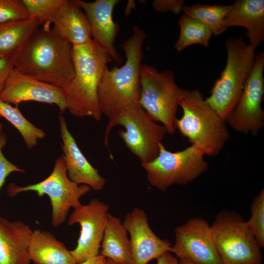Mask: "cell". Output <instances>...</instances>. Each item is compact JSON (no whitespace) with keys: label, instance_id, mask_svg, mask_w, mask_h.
I'll list each match as a JSON object with an SVG mask.
<instances>
[{"label":"cell","instance_id":"obj_1","mask_svg":"<svg viewBox=\"0 0 264 264\" xmlns=\"http://www.w3.org/2000/svg\"><path fill=\"white\" fill-rule=\"evenodd\" d=\"M72 45L49 25L38 28L13 60L14 68L62 88L74 75Z\"/></svg>","mask_w":264,"mask_h":264},{"label":"cell","instance_id":"obj_2","mask_svg":"<svg viewBox=\"0 0 264 264\" xmlns=\"http://www.w3.org/2000/svg\"><path fill=\"white\" fill-rule=\"evenodd\" d=\"M145 38L144 30L134 25L132 35L121 44L126 58L125 64L119 67H108L104 72L98 87V97L101 113L109 119L126 107L138 103Z\"/></svg>","mask_w":264,"mask_h":264},{"label":"cell","instance_id":"obj_3","mask_svg":"<svg viewBox=\"0 0 264 264\" xmlns=\"http://www.w3.org/2000/svg\"><path fill=\"white\" fill-rule=\"evenodd\" d=\"M74 75L63 88L67 110L78 117H91L101 119L98 97L100 82L110 56L93 40L86 44L72 46Z\"/></svg>","mask_w":264,"mask_h":264},{"label":"cell","instance_id":"obj_4","mask_svg":"<svg viewBox=\"0 0 264 264\" xmlns=\"http://www.w3.org/2000/svg\"><path fill=\"white\" fill-rule=\"evenodd\" d=\"M179 107L183 114L181 118L175 119V129L186 137L191 145L201 150L205 155L219 154L230 137L226 122L197 89H186Z\"/></svg>","mask_w":264,"mask_h":264},{"label":"cell","instance_id":"obj_5","mask_svg":"<svg viewBox=\"0 0 264 264\" xmlns=\"http://www.w3.org/2000/svg\"><path fill=\"white\" fill-rule=\"evenodd\" d=\"M226 63L205 100L224 121L227 122L242 93L252 69L255 48L242 37L228 38L225 42Z\"/></svg>","mask_w":264,"mask_h":264},{"label":"cell","instance_id":"obj_6","mask_svg":"<svg viewBox=\"0 0 264 264\" xmlns=\"http://www.w3.org/2000/svg\"><path fill=\"white\" fill-rule=\"evenodd\" d=\"M117 126L124 128L117 133L141 163H148L156 157L159 144L168 133L165 127L156 124L138 103L126 107L109 119L105 131V145L109 147L110 132Z\"/></svg>","mask_w":264,"mask_h":264},{"label":"cell","instance_id":"obj_7","mask_svg":"<svg viewBox=\"0 0 264 264\" xmlns=\"http://www.w3.org/2000/svg\"><path fill=\"white\" fill-rule=\"evenodd\" d=\"M140 76L138 103L154 121L165 127L168 133H174L177 110L186 89L178 86L174 72L170 70L158 71L153 66L142 65Z\"/></svg>","mask_w":264,"mask_h":264},{"label":"cell","instance_id":"obj_8","mask_svg":"<svg viewBox=\"0 0 264 264\" xmlns=\"http://www.w3.org/2000/svg\"><path fill=\"white\" fill-rule=\"evenodd\" d=\"M159 147L156 157L148 163H141V166L149 184L161 191L173 185L188 184L208 169L204 153L195 145L176 152L167 150L162 142Z\"/></svg>","mask_w":264,"mask_h":264},{"label":"cell","instance_id":"obj_9","mask_svg":"<svg viewBox=\"0 0 264 264\" xmlns=\"http://www.w3.org/2000/svg\"><path fill=\"white\" fill-rule=\"evenodd\" d=\"M211 227L222 264L262 263V247L240 214L221 211Z\"/></svg>","mask_w":264,"mask_h":264},{"label":"cell","instance_id":"obj_10","mask_svg":"<svg viewBox=\"0 0 264 264\" xmlns=\"http://www.w3.org/2000/svg\"><path fill=\"white\" fill-rule=\"evenodd\" d=\"M90 189L88 186L78 184L69 178L61 156L56 159L52 173L46 178L25 186L11 183L7 187V193L14 197L21 193L33 191L40 197L47 196L52 208L51 224L57 227L65 222L71 208L81 204L80 199Z\"/></svg>","mask_w":264,"mask_h":264},{"label":"cell","instance_id":"obj_11","mask_svg":"<svg viewBox=\"0 0 264 264\" xmlns=\"http://www.w3.org/2000/svg\"><path fill=\"white\" fill-rule=\"evenodd\" d=\"M264 53L256 55L241 96L227 122L237 132L257 135L264 125Z\"/></svg>","mask_w":264,"mask_h":264},{"label":"cell","instance_id":"obj_12","mask_svg":"<svg viewBox=\"0 0 264 264\" xmlns=\"http://www.w3.org/2000/svg\"><path fill=\"white\" fill-rule=\"evenodd\" d=\"M109 205L97 198L73 208L69 225L79 224L81 229L76 247L70 250L77 264L99 254Z\"/></svg>","mask_w":264,"mask_h":264},{"label":"cell","instance_id":"obj_13","mask_svg":"<svg viewBox=\"0 0 264 264\" xmlns=\"http://www.w3.org/2000/svg\"><path fill=\"white\" fill-rule=\"evenodd\" d=\"M171 252L195 264H222L217 251L211 225L203 218H194L178 226Z\"/></svg>","mask_w":264,"mask_h":264},{"label":"cell","instance_id":"obj_14","mask_svg":"<svg viewBox=\"0 0 264 264\" xmlns=\"http://www.w3.org/2000/svg\"><path fill=\"white\" fill-rule=\"evenodd\" d=\"M0 100L16 106L26 101L55 104L61 114L67 110L61 87L38 80L14 68L0 93Z\"/></svg>","mask_w":264,"mask_h":264},{"label":"cell","instance_id":"obj_15","mask_svg":"<svg viewBox=\"0 0 264 264\" xmlns=\"http://www.w3.org/2000/svg\"><path fill=\"white\" fill-rule=\"evenodd\" d=\"M123 223L130 237V264H147L164 253L171 252L170 242L154 233L143 210L133 208L126 215Z\"/></svg>","mask_w":264,"mask_h":264},{"label":"cell","instance_id":"obj_16","mask_svg":"<svg viewBox=\"0 0 264 264\" xmlns=\"http://www.w3.org/2000/svg\"><path fill=\"white\" fill-rule=\"evenodd\" d=\"M85 13L89 23L92 40L118 65L122 59L114 46L119 25L113 20V12L118 0H96L88 2L75 0Z\"/></svg>","mask_w":264,"mask_h":264},{"label":"cell","instance_id":"obj_17","mask_svg":"<svg viewBox=\"0 0 264 264\" xmlns=\"http://www.w3.org/2000/svg\"><path fill=\"white\" fill-rule=\"evenodd\" d=\"M59 122L63 151L62 157L69 178L78 184L88 185L95 191L102 190L106 184L105 178L83 154L62 115L59 116Z\"/></svg>","mask_w":264,"mask_h":264},{"label":"cell","instance_id":"obj_18","mask_svg":"<svg viewBox=\"0 0 264 264\" xmlns=\"http://www.w3.org/2000/svg\"><path fill=\"white\" fill-rule=\"evenodd\" d=\"M32 233L22 221H11L0 216V264H30Z\"/></svg>","mask_w":264,"mask_h":264},{"label":"cell","instance_id":"obj_19","mask_svg":"<svg viewBox=\"0 0 264 264\" xmlns=\"http://www.w3.org/2000/svg\"><path fill=\"white\" fill-rule=\"evenodd\" d=\"M224 25L226 29L232 26L245 28L249 44L256 49L264 41V0L234 1L225 18Z\"/></svg>","mask_w":264,"mask_h":264},{"label":"cell","instance_id":"obj_20","mask_svg":"<svg viewBox=\"0 0 264 264\" xmlns=\"http://www.w3.org/2000/svg\"><path fill=\"white\" fill-rule=\"evenodd\" d=\"M52 23L55 32L72 46L92 40L87 17L75 0H66Z\"/></svg>","mask_w":264,"mask_h":264},{"label":"cell","instance_id":"obj_21","mask_svg":"<svg viewBox=\"0 0 264 264\" xmlns=\"http://www.w3.org/2000/svg\"><path fill=\"white\" fill-rule=\"evenodd\" d=\"M29 255L34 264H77L70 250L46 230L33 231Z\"/></svg>","mask_w":264,"mask_h":264},{"label":"cell","instance_id":"obj_22","mask_svg":"<svg viewBox=\"0 0 264 264\" xmlns=\"http://www.w3.org/2000/svg\"><path fill=\"white\" fill-rule=\"evenodd\" d=\"M128 234L122 220L109 213L99 254L121 264H130L131 249Z\"/></svg>","mask_w":264,"mask_h":264},{"label":"cell","instance_id":"obj_23","mask_svg":"<svg viewBox=\"0 0 264 264\" xmlns=\"http://www.w3.org/2000/svg\"><path fill=\"white\" fill-rule=\"evenodd\" d=\"M39 26L30 18L0 24V58L13 61Z\"/></svg>","mask_w":264,"mask_h":264},{"label":"cell","instance_id":"obj_24","mask_svg":"<svg viewBox=\"0 0 264 264\" xmlns=\"http://www.w3.org/2000/svg\"><path fill=\"white\" fill-rule=\"evenodd\" d=\"M231 5H206L197 3L184 6V14L196 19L207 27L215 36L222 34L227 29L224 21Z\"/></svg>","mask_w":264,"mask_h":264},{"label":"cell","instance_id":"obj_25","mask_svg":"<svg viewBox=\"0 0 264 264\" xmlns=\"http://www.w3.org/2000/svg\"><path fill=\"white\" fill-rule=\"evenodd\" d=\"M178 25L180 32L174 45L176 50L181 51L194 44L208 46L213 34L201 22L184 14L179 19Z\"/></svg>","mask_w":264,"mask_h":264},{"label":"cell","instance_id":"obj_26","mask_svg":"<svg viewBox=\"0 0 264 264\" xmlns=\"http://www.w3.org/2000/svg\"><path fill=\"white\" fill-rule=\"evenodd\" d=\"M0 117L9 121L19 132L29 149L37 144L38 140L45 136L43 130L29 122L22 113L18 106L0 100Z\"/></svg>","mask_w":264,"mask_h":264},{"label":"cell","instance_id":"obj_27","mask_svg":"<svg viewBox=\"0 0 264 264\" xmlns=\"http://www.w3.org/2000/svg\"><path fill=\"white\" fill-rule=\"evenodd\" d=\"M29 18L37 24L50 25L66 0H22Z\"/></svg>","mask_w":264,"mask_h":264},{"label":"cell","instance_id":"obj_28","mask_svg":"<svg viewBox=\"0 0 264 264\" xmlns=\"http://www.w3.org/2000/svg\"><path fill=\"white\" fill-rule=\"evenodd\" d=\"M251 216L246 223L261 247H264V190L262 189L251 204Z\"/></svg>","mask_w":264,"mask_h":264},{"label":"cell","instance_id":"obj_29","mask_svg":"<svg viewBox=\"0 0 264 264\" xmlns=\"http://www.w3.org/2000/svg\"><path fill=\"white\" fill-rule=\"evenodd\" d=\"M28 18V13L22 0H0V24Z\"/></svg>","mask_w":264,"mask_h":264},{"label":"cell","instance_id":"obj_30","mask_svg":"<svg viewBox=\"0 0 264 264\" xmlns=\"http://www.w3.org/2000/svg\"><path fill=\"white\" fill-rule=\"evenodd\" d=\"M7 141L6 135L0 133V190L6 178L13 172L24 173L25 171L9 161L4 155L2 149Z\"/></svg>","mask_w":264,"mask_h":264},{"label":"cell","instance_id":"obj_31","mask_svg":"<svg viewBox=\"0 0 264 264\" xmlns=\"http://www.w3.org/2000/svg\"><path fill=\"white\" fill-rule=\"evenodd\" d=\"M184 3L183 0H154L153 2L152 7L158 12L170 11L177 15L183 11Z\"/></svg>","mask_w":264,"mask_h":264},{"label":"cell","instance_id":"obj_32","mask_svg":"<svg viewBox=\"0 0 264 264\" xmlns=\"http://www.w3.org/2000/svg\"><path fill=\"white\" fill-rule=\"evenodd\" d=\"M13 69L12 60L0 58V93L4 88L8 77Z\"/></svg>","mask_w":264,"mask_h":264},{"label":"cell","instance_id":"obj_33","mask_svg":"<svg viewBox=\"0 0 264 264\" xmlns=\"http://www.w3.org/2000/svg\"><path fill=\"white\" fill-rule=\"evenodd\" d=\"M156 264H178V260L170 252H167L158 258Z\"/></svg>","mask_w":264,"mask_h":264},{"label":"cell","instance_id":"obj_34","mask_svg":"<svg viewBox=\"0 0 264 264\" xmlns=\"http://www.w3.org/2000/svg\"><path fill=\"white\" fill-rule=\"evenodd\" d=\"M106 260V258L99 254L78 264H104Z\"/></svg>","mask_w":264,"mask_h":264},{"label":"cell","instance_id":"obj_35","mask_svg":"<svg viewBox=\"0 0 264 264\" xmlns=\"http://www.w3.org/2000/svg\"><path fill=\"white\" fill-rule=\"evenodd\" d=\"M178 264H195L192 262L184 259H180L178 260Z\"/></svg>","mask_w":264,"mask_h":264},{"label":"cell","instance_id":"obj_36","mask_svg":"<svg viewBox=\"0 0 264 264\" xmlns=\"http://www.w3.org/2000/svg\"><path fill=\"white\" fill-rule=\"evenodd\" d=\"M104 264H121L115 262L109 259H106V262Z\"/></svg>","mask_w":264,"mask_h":264},{"label":"cell","instance_id":"obj_37","mask_svg":"<svg viewBox=\"0 0 264 264\" xmlns=\"http://www.w3.org/2000/svg\"><path fill=\"white\" fill-rule=\"evenodd\" d=\"M1 132H2V125L1 124V123L0 122V133Z\"/></svg>","mask_w":264,"mask_h":264},{"label":"cell","instance_id":"obj_38","mask_svg":"<svg viewBox=\"0 0 264 264\" xmlns=\"http://www.w3.org/2000/svg\"><path fill=\"white\" fill-rule=\"evenodd\" d=\"M262 264V263H261V264Z\"/></svg>","mask_w":264,"mask_h":264}]
</instances>
